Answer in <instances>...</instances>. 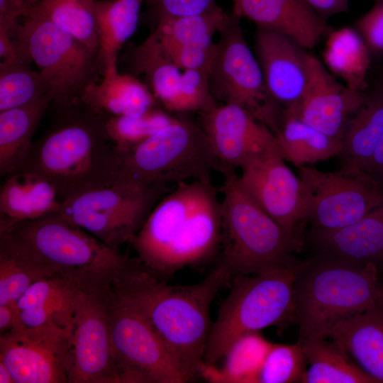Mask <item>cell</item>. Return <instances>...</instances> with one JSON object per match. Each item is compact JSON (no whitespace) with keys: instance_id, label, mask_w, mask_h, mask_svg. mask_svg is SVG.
Masks as SVG:
<instances>
[{"instance_id":"1","label":"cell","mask_w":383,"mask_h":383,"mask_svg":"<svg viewBox=\"0 0 383 383\" xmlns=\"http://www.w3.org/2000/svg\"><path fill=\"white\" fill-rule=\"evenodd\" d=\"M52 108L54 119L17 171L45 178L63 201L119 179L120 155L108 135L106 116L81 103Z\"/></svg>"},{"instance_id":"2","label":"cell","mask_w":383,"mask_h":383,"mask_svg":"<svg viewBox=\"0 0 383 383\" xmlns=\"http://www.w3.org/2000/svg\"><path fill=\"white\" fill-rule=\"evenodd\" d=\"M231 277L219 264L199 283L173 286L134 265L110 284L145 316L192 381L205 365L211 303Z\"/></svg>"},{"instance_id":"3","label":"cell","mask_w":383,"mask_h":383,"mask_svg":"<svg viewBox=\"0 0 383 383\" xmlns=\"http://www.w3.org/2000/svg\"><path fill=\"white\" fill-rule=\"evenodd\" d=\"M221 238V203L210 180L195 179L152 208L131 243L148 270L169 274L206 260Z\"/></svg>"},{"instance_id":"4","label":"cell","mask_w":383,"mask_h":383,"mask_svg":"<svg viewBox=\"0 0 383 383\" xmlns=\"http://www.w3.org/2000/svg\"><path fill=\"white\" fill-rule=\"evenodd\" d=\"M10 245L53 276L105 286L135 265L57 212L0 231Z\"/></svg>"},{"instance_id":"5","label":"cell","mask_w":383,"mask_h":383,"mask_svg":"<svg viewBox=\"0 0 383 383\" xmlns=\"http://www.w3.org/2000/svg\"><path fill=\"white\" fill-rule=\"evenodd\" d=\"M382 299L383 285L374 264L314 255L302 261L294 286L297 343L322 337L338 321Z\"/></svg>"},{"instance_id":"6","label":"cell","mask_w":383,"mask_h":383,"mask_svg":"<svg viewBox=\"0 0 383 383\" xmlns=\"http://www.w3.org/2000/svg\"><path fill=\"white\" fill-rule=\"evenodd\" d=\"M221 202L223 255L220 263L233 277L255 274L293 265L304 238L288 232L242 189L230 167Z\"/></svg>"},{"instance_id":"7","label":"cell","mask_w":383,"mask_h":383,"mask_svg":"<svg viewBox=\"0 0 383 383\" xmlns=\"http://www.w3.org/2000/svg\"><path fill=\"white\" fill-rule=\"evenodd\" d=\"M301 265L235 276L206 341V365L216 366L244 333L293 321L294 286Z\"/></svg>"},{"instance_id":"8","label":"cell","mask_w":383,"mask_h":383,"mask_svg":"<svg viewBox=\"0 0 383 383\" xmlns=\"http://www.w3.org/2000/svg\"><path fill=\"white\" fill-rule=\"evenodd\" d=\"M121 178L166 187L195 179L210 180L221 169L201 125L177 116L140 144L121 152Z\"/></svg>"},{"instance_id":"9","label":"cell","mask_w":383,"mask_h":383,"mask_svg":"<svg viewBox=\"0 0 383 383\" xmlns=\"http://www.w3.org/2000/svg\"><path fill=\"white\" fill-rule=\"evenodd\" d=\"M12 35L48 86L52 107L79 104L87 87L101 79L99 50L45 19L28 16Z\"/></svg>"},{"instance_id":"10","label":"cell","mask_w":383,"mask_h":383,"mask_svg":"<svg viewBox=\"0 0 383 383\" xmlns=\"http://www.w3.org/2000/svg\"><path fill=\"white\" fill-rule=\"evenodd\" d=\"M165 189L121 177L65 199L57 213L120 252L143 226Z\"/></svg>"},{"instance_id":"11","label":"cell","mask_w":383,"mask_h":383,"mask_svg":"<svg viewBox=\"0 0 383 383\" xmlns=\"http://www.w3.org/2000/svg\"><path fill=\"white\" fill-rule=\"evenodd\" d=\"M240 19L231 12L218 32L216 52L209 70L210 91L217 103L245 109L276 135L283 110L268 91Z\"/></svg>"},{"instance_id":"12","label":"cell","mask_w":383,"mask_h":383,"mask_svg":"<svg viewBox=\"0 0 383 383\" xmlns=\"http://www.w3.org/2000/svg\"><path fill=\"white\" fill-rule=\"evenodd\" d=\"M111 340L118 363L142 382L191 381L145 316L109 284L106 290Z\"/></svg>"},{"instance_id":"13","label":"cell","mask_w":383,"mask_h":383,"mask_svg":"<svg viewBox=\"0 0 383 383\" xmlns=\"http://www.w3.org/2000/svg\"><path fill=\"white\" fill-rule=\"evenodd\" d=\"M108 285L88 286L79 294L65 360L70 383L135 382L113 351L106 299Z\"/></svg>"},{"instance_id":"14","label":"cell","mask_w":383,"mask_h":383,"mask_svg":"<svg viewBox=\"0 0 383 383\" xmlns=\"http://www.w3.org/2000/svg\"><path fill=\"white\" fill-rule=\"evenodd\" d=\"M308 195L311 230L333 231L360 220L383 202V190L362 173L297 166Z\"/></svg>"},{"instance_id":"15","label":"cell","mask_w":383,"mask_h":383,"mask_svg":"<svg viewBox=\"0 0 383 383\" xmlns=\"http://www.w3.org/2000/svg\"><path fill=\"white\" fill-rule=\"evenodd\" d=\"M277 141L241 167L245 192L290 233L302 237L309 200L305 185L285 163Z\"/></svg>"},{"instance_id":"16","label":"cell","mask_w":383,"mask_h":383,"mask_svg":"<svg viewBox=\"0 0 383 383\" xmlns=\"http://www.w3.org/2000/svg\"><path fill=\"white\" fill-rule=\"evenodd\" d=\"M69 336L52 329L14 328L0 335V361L15 383H67Z\"/></svg>"},{"instance_id":"17","label":"cell","mask_w":383,"mask_h":383,"mask_svg":"<svg viewBox=\"0 0 383 383\" xmlns=\"http://www.w3.org/2000/svg\"><path fill=\"white\" fill-rule=\"evenodd\" d=\"M366 91L340 83L316 57L311 55L310 78L301 100L282 111L342 142L347 125L363 104Z\"/></svg>"},{"instance_id":"18","label":"cell","mask_w":383,"mask_h":383,"mask_svg":"<svg viewBox=\"0 0 383 383\" xmlns=\"http://www.w3.org/2000/svg\"><path fill=\"white\" fill-rule=\"evenodd\" d=\"M254 50L272 98L282 110L295 106L309 84L311 54L294 39L260 28Z\"/></svg>"},{"instance_id":"19","label":"cell","mask_w":383,"mask_h":383,"mask_svg":"<svg viewBox=\"0 0 383 383\" xmlns=\"http://www.w3.org/2000/svg\"><path fill=\"white\" fill-rule=\"evenodd\" d=\"M202 114L201 125L221 168H241L277 140L270 128L238 106L217 105Z\"/></svg>"},{"instance_id":"20","label":"cell","mask_w":383,"mask_h":383,"mask_svg":"<svg viewBox=\"0 0 383 383\" xmlns=\"http://www.w3.org/2000/svg\"><path fill=\"white\" fill-rule=\"evenodd\" d=\"M86 287L57 276L34 282L13 304L16 327L52 329L70 335L79 294Z\"/></svg>"},{"instance_id":"21","label":"cell","mask_w":383,"mask_h":383,"mask_svg":"<svg viewBox=\"0 0 383 383\" xmlns=\"http://www.w3.org/2000/svg\"><path fill=\"white\" fill-rule=\"evenodd\" d=\"M232 12L257 28L287 35L313 48L331 30L305 0H232Z\"/></svg>"},{"instance_id":"22","label":"cell","mask_w":383,"mask_h":383,"mask_svg":"<svg viewBox=\"0 0 383 383\" xmlns=\"http://www.w3.org/2000/svg\"><path fill=\"white\" fill-rule=\"evenodd\" d=\"M314 255L383 266V202L355 223L333 231L310 229Z\"/></svg>"},{"instance_id":"23","label":"cell","mask_w":383,"mask_h":383,"mask_svg":"<svg viewBox=\"0 0 383 383\" xmlns=\"http://www.w3.org/2000/svg\"><path fill=\"white\" fill-rule=\"evenodd\" d=\"M322 337L337 343L377 383H383V299L332 326Z\"/></svg>"},{"instance_id":"24","label":"cell","mask_w":383,"mask_h":383,"mask_svg":"<svg viewBox=\"0 0 383 383\" xmlns=\"http://www.w3.org/2000/svg\"><path fill=\"white\" fill-rule=\"evenodd\" d=\"M63 201L45 178L26 171L7 176L0 190V231L18 222L57 213Z\"/></svg>"},{"instance_id":"25","label":"cell","mask_w":383,"mask_h":383,"mask_svg":"<svg viewBox=\"0 0 383 383\" xmlns=\"http://www.w3.org/2000/svg\"><path fill=\"white\" fill-rule=\"evenodd\" d=\"M151 90L134 75L108 68L98 82L89 84L80 102L106 116H140L155 107Z\"/></svg>"},{"instance_id":"26","label":"cell","mask_w":383,"mask_h":383,"mask_svg":"<svg viewBox=\"0 0 383 383\" xmlns=\"http://www.w3.org/2000/svg\"><path fill=\"white\" fill-rule=\"evenodd\" d=\"M383 134V89L366 92L363 104L353 115L343 139L342 170L362 173Z\"/></svg>"},{"instance_id":"27","label":"cell","mask_w":383,"mask_h":383,"mask_svg":"<svg viewBox=\"0 0 383 383\" xmlns=\"http://www.w3.org/2000/svg\"><path fill=\"white\" fill-rule=\"evenodd\" d=\"M52 103L50 95L34 102L0 111V174L19 170L33 135Z\"/></svg>"},{"instance_id":"28","label":"cell","mask_w":383,"mask_h":383,"mask_svg":"<svg viewBox=\"0 0 383 383\" xmlns=\"http://www.w3.org/2000/svg\"><path fill=\"white\" fill-rule=\"evenodd\" d=\"M145 1L87 0L98 29L101 77L108 68L117 65L118 52L135 33Z\"/></svg>"},{"instance_id":"29","label":"cell","mask_w":383,"mask_h":383,"mask_svg":"<svg viewBox=\"0 0 383 383\" xmlns=\"http://www.w3.org/2000/svg\"><path fill=\"white\" fill-rule=\"evenodd\" d=\"M323 58L326 68L349 88L365 91L372 57L363 39L352 27L331 30Z\"/></svg>"},{"instance_id":"30","label":"cell","mask_w":383,"mask_h":383,"mask_svg":"<svg viewBox=\"0 0 383 383\" xmlns=\"http://www.w3.org/2000/svg\"><path fill=\"white\" fill-rule=\"evenodd\" d=\"M300 345L309 365L301 383H377L330 338H310Z\"/></svg>"},{"instance_id":"31","label":"cell","mask_w":383,"mask_h":383,"mask_svg":"<svg viewBox=\"0 0 383 383\" xmlns=\"http://www.w3.org/2000/svg\"><path fill=\"white\" fill-rule=\"evenodd\" d=\"M272 345L260 331L244 333L229 346L220 368L205 364L200 376L214 383H257Z\"/></svg>"},{"instance_id":"32","label":"cell","mask_w":383,"mask_h":383,"mask_svg":"<svg viewBox=\"0 0 383 383\" xmlns=\"http://www.w3.org/2000/svg\"><path fill=\"white\" fill-rule=\"evenodd\" d=\"M276 138L284 160L296 167L328 160L340 155L343 149L341 141L283 113Z\"/></svg>"},{"instance_id":"33","label":"cell","mask_w":383,"mask_h":383,"mask_svg":"<svg viewBox=\"0 0 383 383\" xmlns=\"http://www.w3.org/2000/svg\"><path fill=\"white\" fill-rule=\"evenodd\" d=\"M228 13L217 4L203 12L184 16L160 17L152 33L160 43L187 48H209L219 32Z\"/></svg>"},{"instance_id":"34","label":"cell","mask_w":383,"mask_h":383,"mask_svg":"<svg viewBox=\"0 0 383 383\" xmlns=\"http://www.w3.org/2000/svg\"><path fill=\"white\" fill-rule=\"evenodd\" d=\"M130 66L135 74H143L156 100L165 109L180 83L182 70L163 54L150 34L129 55Z\"/></svg>"},{"instance_id":"35","label":"cell","mask_w":383,"mask_h":383,"mask_svg":"<svg viewBox=\"0 0 383 383\" xmlns=\"http://www.w3.org/2000/svg\"><path fill=\"white\" fill-rule=\"evenodd\" d=\"M28 16L45 19L84 45L99 49L96 22L87 0H36Z\"/></svg>"},{"instance_id":"36","label":"cell","mask_w":383,"mask_h":383,"mask_svg":"<svg viewBox=\"0 0 383 383\" xmlns=\"http://www.w3.org/2000/svg\"><path fill=\"white\" fill-rule=\"evenodd\" d=\"M30 63L29 61L0 63V111L50 95L40 73L32 70Z\"/></svg>"},{"instance_id":"37","label":"cell","mask_w":383,"mask_h":383,"mask_svg":"<svg viewBox=\"0 0 383 383\" xmlns=\"http://www.w3.org/2000/svg\"><path fill=\"white\" fill-rule=\"evenodd\" d=\"M53 275L0 240V305L14 304L35 281Z\"/></svg>"},{"instance_id":"38","label":"cell","mask_w":383,"mask_h":383,"mask_svg":"<svg viewBox=\"0 0 383 383\" xmlns=\"http://www.w3.org/2000/svg\"><path fill=\"white\" fill-rule=\"evenodd\" d=\"M174 118L155 107L137 117L106 116V128L118 152H121L145 140Z\"/></svg>"},{"instance_id":"39","label":"cell","mask_w":383,"mask_h":383,"mask_svg":"<svg viewBox=\"0 0 383 383\" xmlns=\"http://www.w3.org/2000/svg\"><path fill=\"white\" fill-rule=\"evenodd\" d=\"M306 357L300 344L272 345L257 383L301 382L306 372Z\"/></svg>"},{"instance_id":"40","label":"cell","mask_w":383,"mask_h":383,"mask_svg":"<svg viewBox=\"0 0 383 383\" xmlns=\"http://www.w3.org/2000/svg\"><path fill=\"white\" fill-rule=\"evenodd\" d=\"M209 67L184 70L179 87L165 109L177 113H204L218 105L209 89Z\"/></svg>"},{"instance_id":"41","label":"cell","mask_w":383,"mask_h":383,"mask_svg":"<svg viewBox=\"0 0 383 383\" xmlns=\"http://www.w3.org/2000/svg\"><path fill=\"white\" fill-rule=\"evenodd\" d=\"M353 27L363 39L372 58L383 56V0H374L372 8L356 19Z\"/></svg>"},{"instance_id":"42","label":"cell","mask_w":383,"mask_h":383,"mask_svg":"<svg viewBox=\"0 0 383 383\" xmlns=\"http://www.w3.org/2000/svg\"><path fill=\"white\" fill-rule=\"evenodd\" d=\"M216 5V0H157V18L199 13Z\"/></svg>"},{"instance_id":"43","label":"cell","mask_w":383,"mask_h":383,"mask_svg":"<svg viewBox=\"0 0 383 383\" xmlns=\"http://www.w3.org/2000/svg\"><path fill=\"white\" fill-rule=\"evenodd\" d=\"M36 0H0V27L12 35L20 17L26 18Z\"/></svg>"},{"instance_id":"44","label":"cell","mask_w":383,"mask_h":383,"mask_svg":"<svg viewBox=\"0 0 383 383\" xmlns=\"http://www.w3.org/2000/svg\"><path fill=\"white\" fill-rule=\"evenodd\" d=\"M325 21L333 16L348 12L350 0H305Z\"/></svg>"},{"instance_id":"45","label":"cell","mask_w":383,"mask_h":383,"mask_svg":"<svg viewBox=\"0 0 383 383\" xmlns=\"http://www.w3.org/2000/svg\"><path fill=\"white\" fill-rule=\"evenodd\" d=\"M362 174L383 190V134Z\"/></svg>"},{"instance_id":"46","label":"cell","mask_w":383,"mask_h":383,"mask_svg":"<svg viewBox=\"0 0 383 383\" xmlns=\"http://www.w3.org/2000/svg\"><path fill=\"white\" fill-rule=\"evenodd\" d=\"M18 323L17 312L13 304L0 305V333L10 331Z\"/></svg>"},{"instance_id":"47","label":"cell","mask_w":383,"mask_h":383,"mask_svg":"<svg viewBox=\"0 0 383 383\" xmlns=\"http://www.w3.org/2000/svg\"><path fill=\"white\" fill-rule=\"evenodd\" d=\"M0 383H15L9 370L1 361H0Z\"/></svg>"},{"instance_id":"48","label":"cell","mask_w":383,"mask_h":383,"mask_svg":"<svg viewBox=\"0 0 383 383\" xmlns=\"http://www.w3.org/2000/svg\"><path fill=\"white\" fill-rule=\"evenodd\" d=\"M378 270H379V277H380V279L383 285V266L378 267Z\"/></svg>"},{"instance_id":"49","label":"cell","mask_w":383,"mask_h":383,"mask_svg":"<svg viewBox=\"0 0 383 383\" xmlns=\"http://www.w3.org/2000/svg\"><path fill=\"white\" fill-rule=\"evenodd\" d=\"M379 87L383 89V69H382V70L381 72V74H380Z\"/></svg>"},{"instance_id":"50","label":"cell","mask_w":383,"mask_h":383,"mask_svg":"<svg viewBox=\"0 0 383 383\" xmlns=\"http://www.w3.org/2000/svg\"><path fill=\"white\" fill-rule=\"evenodd\" d=\"M157 1V0H145V1H147L148 3H149L150 4H152L154 6L156 4Z\"/></svg>"}]
</instances>
